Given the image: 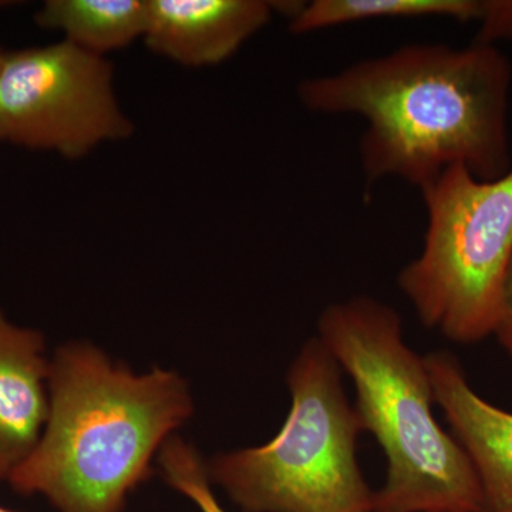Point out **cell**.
Listing matches in <instances>:
<instances>
[{"label": "cell", "instance_id": "1", "mask_svg": "<svg viewBox=\"0 0 512 512\" xmlns=\"http://www.w3.org/2000/svg\"><path fill=\"white\" fill-rule=\"evenodd\" d=\"M512 67L497 46L412 43L298 86L306 110L366 120L367 185L399 178L423 190L447 168L491 181L510 171Z\"/></svg>", "mask_w": 512, "mask_h": 512}, {"label": "cell", "instance_id": "2", "mask_svg": "<svg viewBox=\"0 0 512 512\" xmlns=\"http://www.w3.org/2000/svg\"><path fill=\"white\" fill-rule=\"evenodd\" d=\"M194 410L180 373H136L93 343H64L50 363L45 430L8 483L59 512H121Z\"/></svg>", "mask_w": 512, "mask_h": 512}, {"label": "cell", "instance_id": "3", "mask_svg": "<svg viewBox=\"0 0 512 512\" xmlns=\"http://www.w3.org/2000/svg\"><path fill=\"white\" fill-rule=\"evenodd\" d=\"M316 336L355 383L360 426L386 457L373 512H485L470 458L434 417L426 360L404 340L402 316L355 296L320 313Z\"/></svg>", "mask_w": 512, "mask_h": 512}, {"label": "cell", "instance_id": "4", "mask_svg": "<svg viewBox=\"0 0 512 512\" xmlns=\"http://www.w3.org/2000/svg\"><path fill=\"white\" fill-rule=\"evenodd\" d=\"M286 383L291 410L281 430L262 446L212 456L211 483L244 512H373L375 491L356 457L362 426L318 336L299 350Z\"/></svg>", "mask_w": 512, "mask_h": 512}, {"label": "cell", "instance_id": "5", "mask_svg": "<svg viewBox=\"0 0 512 512\" xmlns=\"http://www.w3.org/2000/svg\"><path fill=\"white\" fill-rule=\"evenodd\" d=\"M427 228L397 285L426 328L450 342L490 338L512 262V167L483 181L460 165L420 190Z\"/></svg>", "mask_w": 512, "mask_h": 512}, {"label": "cell", "instance_id": "6", "mask_svg": "<svg viewBox=\"0 0 512 512\" xmlns=\"http://www.w3.org/2000/svg\"><path fill=\"white\" fill-rule=\"evenodd\" d=\"M134 126L114 93L106 57L63 40L6 52L0 70V143L80 158Z\"/></svg>", "mask_w": 512, "mask_h": 512}, {"label": "cell", "instance_id": "7", "mask_svg": "<svg viewBox=\"0 0 512 512\" xmlns=\"http://www.w3.org/2000/svg\"><path fill=\"white\" fill-rule=\"evenodd\" d=\"M424 360L434 402L476 470L485 512H512V413L471 387L456 356L439 350Z\"/></svg>", "mask_w": 512, "mask_h": 512}, {"label": "cell", "instance_id": "8", "mask_svg": "<svg viewBox=\"0 0 512 512\" xmlns=\"http://www.w3.org/2000/svg\"><path fill=\"white\" fill-rule=\"evenodd\" d=\"M146 45L188 67L217 66L264 29L281 2L148 0Z\"/></svg>", "mask_w": 512, "mask_h": 512}, {"label": "cell", "instance_id": "9", "mask_svg": "<svg viewBox=\"0 0 512 512\" xmlns=\"http://www.w3.org/2000/svg\"><path fill=\"white\" fill-rule=\"evenodd\" d=\"M50 363L45 335L0 311V481L9 480L45 430Z\"/></svg>", "mask_w": 512, "mask_h": 512}, {"label": "cell", "instance_id": "10", "mask_svg": "<svg viewBox=\"0 0 512 512\" xmlns=\"http://www.w3.org/2000/svg\"><path fill=\"white\" fill-rule=\"evenodd\" d=\"M148 0H47L36 13L39 28L62 32L74 46L104 57L147 32Z\"/></svg>", "mask_w": 512, "mask_h": 512}, {"label": "cell", "instance_id": "11", "mask_svg": "<svg viewBox=\"0 0 512 512\" xmlns=\"http://www.w3.org/2000/svg\"><path fill=\"white\" fill-rule=\"evenodd\" d=\"M481 0H313L289 19L295 35L379 19L444 18L478 22Z\"/></svg>", "mask_w": 512, "mask_h": 512}, {"label": "cell", "instance_id": "12", "mask_svg": "<svg viewBox=\"0 0 512 512\" xmlns=\"http://www.w3.org/2000/svg\"><path fill=\"white\" fill-rule=\"evenodd\" d=\"M156 463L165 483L187 497L200 512H227L212 490L207 461L194 444L175 434L161 448Z\"/></svg>", "mask_w": 512, "mask_h": 512}, {"label": "cell", "instance_id": "13", "mask_svg": "<svg viewBox=\"0 0 512 512\" xmlns=\"http://www.w3.org/2000/svg\"><path fill=\"white\" fill-rule=\"evenodd\" d=\"M478 35L474 42L495 46L500 40L512 42V0H481Z\"/></svg>", "mask_w": 512, "mask_h": 512}, {"label": "cell", "instance_id": "14", "mask_svg": "<svg viewBox=\"0 0 512 512\" xmlns=\"http://www.w3.org/2000/svg\"><path fill=\"white\" fill-rule=\"evenodd\" d=\"M494 336L512 359V262L505 282L503 308Z\"/></svg>", "mask_w": 512, "mask_h": 512}, {"label": "cell", "instance_id": "15", "mask_svg": "<svg viewBox=\"0 0 512 512\" xmlns=\"http://www.w3.org/2000/svg\"><path fill=\"white\" fill-rule=\"evenodd\" d=\"M6 52L0 47V70H2L3 60H5Z\"/></svg>", "mask_w": 512, "mask_h": 512}, {"label": "cell", "instance_id": "16", "mask_svg": "<svg viewBox=\"0 0 512 512\" xmlns=\"http://www.w3.org/2000/svg\"><path fill=\"white\" fill-rule=\"evenodd\" d=\"M0 512H19V511L10 510V508L3 507V505H0Z\"/></svg>", "mask_w": 512, "mask_h": 512}]
</instances>
